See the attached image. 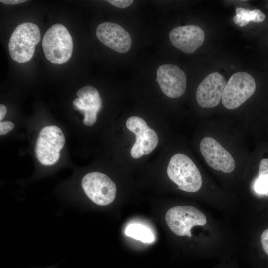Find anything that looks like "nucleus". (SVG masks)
I'll use <instances>...</instances> for the list:
<instances>
[{
    "mask_svg": "<svg viewBox=\"0 0 268 268\" xmlns=\"http://www.w3.org/2000/svg\"></svg>",
    "mask_w": 268,
    "mask_h": 268,
    "instance_id": "nucleus-24",
    "label": "nucleus"
},
{
    "mask_svg": "<svg viewBox=\"0 0 268 268\" xmlns=\"http://www.w3.org/2000/svg\"><path fill=\"white\" fill-rule=\"evenodd\" d=\"M256 84L254 77L246 72L234 73L229 78L222 96V103L228 109L242 105L254 93Z\"/></svg>",
    "mask_w": 268,
    "mask_h": 268,
    "instance_id": "nucleus-4",
    "label": "nucleus"
},
{
    "mask_svg": "<svg viewBox=\"0 0 268 268\" xmlns=\"http://www.w3.org/2000/svg\"><path fill=\"white\" fill-rule=\"evenodd\" d=\"M125 234L145 243L149 244L154 240V236L151 231L140 224L134 223L128 225L126 228Z\"/></svg>",
    "mask_w": 268,
    "mask_h": 268,
    "instance_id": "nucleus-17",
    "label": "nucleus"
},
{
    "mask_svg": "<svg viewBox=\"0 0 268 268\" xmlns=\"http://www.w3.org/2000/svg\"><path fill=\"white\" fill-rule=\"evenodd\" d=\"M261 241L264 250L268 255V229L262 233Z\"/></svg>",
    "mask_w": 268,
    "mask_h": 268,
    "instance_id": "nucleus-21",
    "label": "nucleus"
},
{
    "mask_svg": "<svg viewBox=\"0 0 268 268\" xmlns=\"http://www.w3.org/2000/svg\"><path fill=\"white\" fill-rule=\"evenodd\" d=\"M204 36L202 29L195 25L177 27L169 33L172 45L187 54L193 53L201 47Z\"/></svg>",
    "mask_w": 268,
    "mask_h": 268,
    "instance_id": "nucleus-13",
    "label": "nucleus"
},
{
    "mask_svg": "<svg viewBox=\"0 0 268 268\" xmlns=\"http://www.w3.org/2000/svg\"><path fill=\"white\" fill-rule=\"evenodd\" d=\"M167 173L169 179L183 191L195 193L201 187L202 178L198 168L184 154L177 153L171 158Z\"/></svg>",
    "mask_w": 268,
    "mask_h": 268,
    "instance_id": "nucleus-1",
    "label": "nucleus"
},
{
    "mask_svg": "<svg viewBox=\"0 0 268 268\" xmlns=\"http://www.w3.org/2000/svg\"><path fill=\"white\" fill-rule=\"evenodd\" d=\"M156 80L162 92L168 97L178 98L184 93L187 78L184 72L177 66L164 64L157 69Z\"/></svg>",
    "mask_w": 268,
    "mask_h": 268,
    "instance_id": "nucleus-9",
    "label": "nucleus"
},
{
    "mask_svg": "<svg viewBox=\"0 0 268 268\" xmlns=\"http://www.w3.org/2000/svg\"><path fill=\"white\" fill-rule=\"evenodd\" d=\"M200 149L207 164L214 170L225 173L232 172L235 166L231 154L217 140L211 137L202 138Z\"/></svg>",
    "mask_w": 268,
    "mask_h": 268,
    "instance_id": "nucleus-8",
    "label": "nucleus"
},
{
    "mask_svg": "<svg viewBox=\"0 0 268 268\" xmlns=\"http://www.w3.org/2000/svg\"><path fill=\"white\" fill-rule=\"evenodd\" d=\"M166 222L170 230L180 236H192L191 230L195 226L206 223L205 215L190 205L176 206L170 208L165 215Z\"/></svg>",
    "mask_w": 268,
    "mask_h": 268,
    "instance_id": "nucleus-6",
    "label": "nucleus"
},
{
    "mask_svg": "<svg viewBox=\"0 0 268 268\" xmlns=\"http://www.w3.org/2000/svg\"><path fill=\"white\" fill-rule=\"evenodd\" d=\"M40 39V31L35 24L24 22L18 25L14 30L8 43L11 58L19 63L29 61Z\"/></svg>",
    "mask_w": 268,
    "mask_h": 268,
    "instance_id": "nucleus-2",
    "label": "nucleus"
},
{
    "mask_svg": "<svg viewBox=\"0 0 268 268\" xmlns=\"http://www.w3.org/2000/svg\"><path fill=\"white\" fill-rule=\"evenodd\" d=\"M35 152L37 159L44 165H52L59 159L60 151L54 146L38 137Z\"/></svg>",
    "mask_w": 268,
    "mask_h": 268,
    "instance_id": "nucleus-14",
    "label": "nucleus"
},
{
    "mask_svg": "<svg viewBox=\"0 0 268 268\" xmlns=\"http://www.w3.org/2000/svg\"><path fill=\"white\" fill-rule=\"evenodd\" d=\"M14 124L10 121L0 122V134L3 135L6 134L14 128Z\"/></svg>",
    "mask_w": 268,
    "mask_h": 268,
    "instance_id": "nucleus-19",
    "label": "nucleus"
},
{
    "mask_svg": "<svg viewBox=\"0 0 268 268\" xmlns=\"http://www.w3.org/2000/svg\"><path fill=\"white\" fill-rule=\"evenodd\" d=\"M6 113V108L3 105H0V120L1 121L4 118Z\"/></svg>",
    "mask_w": 268,
    "mask_h": 268,
    "instance_id": "nucleus-23",
    "label": "nucleus"
},
{
    "mask_svg": "<svg viewBox=\"0 0 268 268\" xmlns=\"http://www.w3.org/2000/svg\"><path fill=\"white\" fill-rule=\"evenodd\" d=\"M26 0H0V1L4 4H19L24 2H25Z\"/></svg>",
    "mask_w": 268,
    "mask_h": 268,
    "instance_id": "nucleus-22",
    "label": "nucleus"
},
{
    "mask_svg": "<svg viewBox=\"0 0 268 268\" xmlns=\"http://www.w3.org/2000/svg\"><path fill=\"white\" fill-rule=\"evenodd\" d=\"M225 77L215 72L208 74L198 86L196 99L202 108H212L220 102L226 85Z\"/></svg>",
    "mask_w": 268,
    "mask_h": 268,
    "instance_id": "nucleus-10",
    "label": "nucleus"
},
{
    "mask_svg": "<svg viewBox=\"0 0 268 268\" xmlns=\"http://www.w3.org/2000/svg\"><path fill=\"white\" fill-rule=\"evenodd\" d=\"M107 1L115 6L121 8L128 7L133 2L132 0H108Z\"/></svg>",
    "mask_w": 268,
    "mask_h": 268,
    "instance_id": "nucleus-20",
    "label": "nucleus"
},
{
    "mask_svg": "<svg viewBox=\"0 0 268 268\" xmlns=\"http://www.w3.org/2000/svg\"><path fill=\"white\" fill-rule=\"evenodd\" d=\"M126 126L136 136L135 142L131 150L133 158H139L143 155L148 154L156 147L158 135L142 118L132 116L127 120Z\"/></svg>",
    "mask_w": 268,
    "mask_h": 268,
    "instance_id": "nucleus-7",
    "label": "nucleus"
},
{
    "mask_svg": "<svg viewBox=\"0 0 268 268\" xmlns=\"http://www.w3.org/2000/svg\"><path fill=\"white\" fill-rule=\"evenodd\" d=\"M96 34L100 42L117 52L126 53L131 48L132 39L130 34L117 23H102L97 26Z\"/></svg>",
    "mask_w": 268,
    "mask_h": 268,
    "instance_id": "nucleus-11",
    "label": "nucleus"
},
{
    "mask_svg": "<svg viewBox=\"0 0 268 268\" xmlns=\"http://www.w3.org/2000/svg\"><path fill=\"white\" fill-rule=\"evenodd\" d=\"M42 48L45 57L49 62L62 64L68 61L71 56L72 39L65 26L55 24L44 34Z\"/></svg>",
    "mask_w": 268,
    "mask_h": 268,
    "instance_id": "nucleus-3",
    "label": "nucleus"
},
{
    "mask_svg": "<svg viewBox=\"0 0 268 268\" xmlns=\"http://www.w3.org/2000/svg\"><path fill=\"white\" fill-rule=\"evenodd\" d=\"M76 95L78 98L74 99L72 103L76 110L83 113L84 124L87 126L93 125L102 106L98 90L92 86L87 85L79 89Z\"/></svg>",
    "mask_w": 268,
    "mask_h": 268,
    "instance_id": "nucleus-12",
    "label": "nucleus"
},
{
    "mask_svg": "<svg viewBox=\"0 0 268 268\" xmlns=\"http://www.w3.org/2000/svg\"><path fill=\"white\" fill-rule=\"evenodd\" d=\"M81 187L87 197L99 206H106L115 200L116 186L106 175L93 172L85 174L81 180Z\"/></svg>",
    "mask_w": 268,
    "mask_h": 268,
    "instance_id": "nucleus-5",
    "label": "nucleus"
},
{
    "mask_svg": "<svg viewBox=\"0 0 268 268\" xmlns=\"http://www.w3.org/2000/svg\"><path fill=\"white\" fill-rule=\"evenodd\" d=\"M255 191L268 197V158L262 159L259 164L258 178L254 184Z\"/></svg>",
    "mask_w": 268,
    "mask_h": 268,
    "instance_id": "nucleus-18",
    "label": "nucleus"
},
{
    "mask_svg": "<svg viewBox=\"0 0 268 268\" xmlns=\"http://www.w3.org/2000/svg\"><path fill=\"white\" fill-rule=\"evenodd\" d=\"M234 22L240 27L247 25L251 21L262 22L266 18L265 14L260 9L250 10L242 7L236 8Z\"/></svg>",
    "mask_w": 268,
    "mask_h": 268,
    "instance_id": "nucleus-15",
    "label": "nucleus"
},
{
    "mask_svg": "<svg viewBox=\"0 0 268 268\" xmlns=\"http://www.w3.org/2000/svg\"><path fill=\"white\" fill-rule=\"evenodd\" d=\"M39 136L54 146L60 151L65 145V137L63 132L56 126L44 127L40 131Z\"/></svg>",
    "mask_w": 268,
    "mask_h": 268,
    "instance_id": "nucleus-16",
    "label": "nucleus"
}]
</instances>
